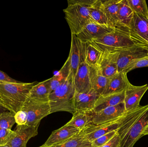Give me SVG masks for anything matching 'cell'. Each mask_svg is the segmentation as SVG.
<instances>
[{
	"mask_svg": "<svg viewBox=\"0 0 148 147\" xmlns=\"http://www.w3.org/2000/svg\"><path fill=\"white\" fill-rule=\"evenodd\" d=\"M84 43L85 61L90 67H96L98 65L103 51L92 41Z\"/></svg>",
	"mask_w": 148,
	"mask_h": 147,
	"instance_id": "obj_26",
	"label": "cell"
},
{
	"mask_svg": "<svg viewBox=\"0 0 148 147\" xmlns=\"http://www.w3.org/2000/svg\"><path fill=\"white\" fill-rule=\"evenodd\" d=\"M38 127L17 125L14 130L15 136L9 142L7 146L9 147H27L28 141L38 135Z\"/></svg>",
	"mask_w": 148,
	"mask_h": 147,
	"instance_id": "obj_14",
	"label": "cell"
},
{
	"mask_svg": "<svg viewBox=\"0 0 148 147\" xmlns=\"http://www.w3.org/2000/svg\"><path fill=\"white\" fill-rule=\"evenodd\" d=\"M69 58L74 79L76 74L80 61V45L76 35L72 34L71 48Z\"/></svg>",
	"mask_w": 148,
	"mask_h": 147,
	"instance_id": "obj_27",
	"label": "cell"
},
{
	"mask_svg": "<svg viewBox=\"0 0 148 147\" xmlns=\"http://www.w3.org/2000/svg\"><path fill=\"white\" fill-rule=\"evenodd\" d=\"M134 13L148 21V7L145 0H127Z\"/></svg>",
	"mask_w": 148,
	"mask_h": 147,
	"instance_id": "obj_30",
	"label": "cell"
},
{
	"mask_svg": "<svg viewBox=\"0 0 148 147\" xmlns=\"http://www.w3.org/2000/svg\"><path fill=\"white\" fill-rule=\"evenodd\" d=\"M121 0H101V7L104 13L109 26L114 29L118 24L119 6Z\"/></svg>",
	"mask_w": 148,
	"mask_h": 147,
	"instance_id": "obj_18",
	"label": "cell"
},
{
	"mask_svg": "<svg viewBox=\"0 0 148 147\" xmlns=\"http://www.w3.org/2000/svg\"><path fill=\"white\" fill-rule=\"evenodd\" d=\"M95 0H68L63 9L71 34L77 35L91 21L90 7Z\"/></svg>",
	"mask_w": 148,
	"mask_h": 147,
	"instance_id": "obj_5",
	"label": "cell"
},
{
	"mask_svg": "<svg viewBox=\"0 0 148 147\" xmlns=\"http://www.w3.org/2000/svg\"><path fill=\"white\" fill-rule=\"evenodd\" d=\"M81 130L72 126L66 125L52 132L43 145L39 147H47L63 142L79 133Z\"/></svg>",
	"mask_w": 148,
	"mask_h": 147,
	"instance_id": "obj_16",
	"label": "cell"
},
{
	"mask_svg": "<svg viewBox=\"0 0 148 147\" xmlns=\"http://www.w3.org/2000/svg\"><path fill=\"white\" fill-rule=\"evenodd\" d=\"M75 93L74 77L71 72L66 81L49 95V102L51 114L67 112L73 114L75 112L74 98Z\"/></svg>",
	"mask_w": 148,
	"mask_h": 147,
	"instance_id": "obj_4",
	"label": "cell"
},
{
	"mask_svg": "<svg viewBox=\"0 0 148 147\" xmlns=\"http://www.w3.org/2000/svg\"><path fill=\"white\" fill-rule=\"evenodd\" d=\"M89 67L90 88L101 96L104 92L110 78L104 77L101 73L97 66Z\"/></svg>",
	"mask_w": 148,
	"mask_h": 147,
	"instance_id": "obj_22",
	"label": "cell"
},
{
	"mask_svg": "<svg viewBox=\"0 0 148 147\" xmlns=\"http://www.w3.org/2000/svg\"><path fill=\"white\" fill-rule=\"evenodd\" d=\"M71 72L70 60L68 57L60 70L53 77L48 79L50 93L66 81Z\"/></svg>",
	"mask_w": 148,
	"mask_h": 147,
	"instance_id": "obj_23",
	"label": "cell"
},
{
	"mask_svg": "<svg viewBox=\"0 0 148 147\" xmlns=\"http://www.w3.org/2000/svg\"><path fill=\"white\" fill-rule=\"evenodd\" d=\"M127 114L118 120L106 123L99 125L90 124L82 131L84 133L87 140L91 143L96 139L108 133L118 130V129L122 125Z\"/></svg>",
	"mask_w": 148,
	"mask_h": 147,
	"instance_id": "obj_9",
	"label": "cell"
},
{
	"mask_svg": "<svg viewBox=\"0 0 148 147\" xmlns=\"http://www.w3.org/2000/svg\"><path fill=\"white\" fill-rule=\"evenodd\" d=\"M91 41L102 51H120L136 45H148L130 32L118 28H115L110 33Z\"/></svg>",
	"mask_w": 148,
	"mask_h": 147,
	"instance_id": "obj_3",
	"label": "cell"
},
{
	"mask_svg": "<svg viewBox=\"0 0 148 147\" xmlns=\"http://www.w3.org/2000/svg\"><path fill=\"white\" fill-rule=\"evenodd\" d=\"M9 111V110L8 108L6 106L5 104L4 103L1 97L0 96V114L4 112Z\"/></svg>",
	"mask_w": 148,
	"mask_h": 147,
	"instance_id": "obj_38",
	"label": "cell"
},
{
	"mask_svg": "<svg viewBox=\"0 0 148 147\" xmlns=\"http://www.w3.org/2000/svg\"><path fill=\"white\" fill-rule=\"evenodd\" d=\"M73 114L72 119L66 124V125L82 131L88 126L92 124V112L75 111Z\"/></svg>",
	"mask_w": 148,
	"mask_h": 147,
	"instance_id": "obj_25",
	"label": "cell"
},
{
	"mask_svg": "<svg viewBox=\"0 0 148 147\" xmlns=\"http://www.w3.org/2000/svg\"><path fill=\"white\" fill-rule=\"evenodd\" d=\"M100 96L92 89L86 93L76 92L74 98L75 111L92 112L95 104Z\"/></svg>",
	"mask_w": 148,
	"mask_h": 147,
	"instance_id": "obj_15",
	"label": "cell"
},
{
	"mask_svg": "<svg viewBox=\"0 0 148 147\" xmlns=\"http://www.w3.org/2000/svg\"><path fill=\"white\" fill-rule=\"evenodd\" d=\"M87 147H95L93 146H92L91 145V146H90Z\"/></svg>",
	"mask_w": 148,
	"mask_h": 147,
	"instance_id": "obj_41",
	"label": "cell"
},
{
	"mask_svg": "<svg viewBox=\"0 0 148 147\" xmlns=\"http://www.w3.org/2000/svg\"><path fill=\"white\" fill-rule=\"evenodd\" d=\"M14 114L7 111L0 114V128L11 129L16 123Z\"/></svg>",
	"mask_w": 148,
	"mask_h": 147,
	"instance_id": "obj_31",
	"label": "cell"
},
{
	"mask_svg": "<svg viewBox=\"0 0 148 147\" xmlns=\"http://www.w3.org/2000/svg\"><path fill=\"white\" fill-rule=\"evenodd\" d=\"M148 57V45H137L119 51L117 72H123L137 60Z\"/></svg>",
	"mask_w": 148,
	"mask_h": 147,
	"instance_id": "obj_7",
	"label": "cell"
},
{
	"mask_svg": "<svg viewBox=\"0 0 148 147\" xmlns=\"http://www.w3.org/2000/svg\"><path fill=\"white\" fill-rule=\"evenodd\" d=\"M114 29L90 21L82 31L76 35L77 39L83 43L89 42L102 37Z\"/></svg>",
	"mask_w": 148,
	"mask_h": 147,
	"instance_id": "obj_12",
	"label": "cell"
},
{
	"mask_svg": "<svg viewBox=\"0 0 148 147\" xmlns=\"http://www.w3.org/2000/svg\"><path fill=\"white\" fill-rule=\"evenodd\" d=\"M134 11L130 7L127 0H121L118 15V28L127 32H130V27L134 16Z\"/></svg>",
	"mask_w": 148,
	"mask_h": 147,
	"instance_id": "obj_21",
	"label": "cell"
},
{
	"mask_svg": "<svg viewBox=\"0 0 148 147\" xmlns=\"http://www.w3.org/2000/svg\"><path fill=\"white\" fill-rule=\"evenodd\" d=\"M79 41L80 61L76 74L74 79V85L76 92L86 93L91 89L89 80V67L85 61L84 43L79 40Z\"/></svg>",
	"mask_w": 148,
	"mask_h": 147,
	"instance_id": "obj_8",
	"label": "cell"
},
{
	"mask_svg": "<svg viewBox=\"0 0 148 147\" xmlns=\"http://www.w3.org/2000/svg\"><path fill=\"white\" fill-rule=\"evenodd\" d=\"M91 146V143L87 140L83 131L74 135L63 142L47 147H87Z\"/></svg>",
	"mask_w": 148,
	"mask_h": 147,
	"instance_id": "obj_28",
	"label": "cell"
},
{
	"mask_svg": "<svg viewBox=\"0 0 148 147\" xmlns=\"http://www.w3.org/2000/svg\"><path fill=\"white\" fill-rule=\"evenodd\" d=\"M127 114L124 103H122L115 106L106 108L98 113H93L92 124L99 125L118 120Z\"/></svg>",
	"mask_w": 148,
	"mask_h": 147,
	"instance_id": "obj_10",
	"label": "cell"
},
{
	"mask_svg": "<svg viewBox=\"0 0 148 147\" xmlns=\"http://www.w3.org/2000/svg\"><path fill=\"white\" fill-rule=\"evenodd\" d=\"M50 94V89L47 79L36 83L30 90L28 98L40 102H49Z\"/></svg>",
	"mask_w": 148,
	"mask_h": 147,
	"instance_id": "obj_24",
	"label": "cell"
},
{
	"mask_svg": "<svg viewBox=\"0 0 148 147\" xmlns=\"http://www.w3.org/2000/svg\"><path fill=\"white\" fill-rule=\"evenodd\" d=\"M0 147H9L8 146L6 145V146H0Z\"/></svg>",
	"mask_w": 148,
	"mask_h": 147,
	"instance_id": "obj_40",
	"label": "cell"
},
{
	"mask_svg": "<svg viewBox=\"0 0 148 147\" xmlns=\"http://www.w3.org/2000/svg\"><path fill=\"white\" fill-rule=\"evenodd\" d=\"M21 110L27 116L26 125L34 127H39L41 121L51 114L49 102L35 101L28 98L23 106Z\"/></svg>",
	"mask_w": 148,
	"mask_h": 147,
	"instance_id": "obj_6",
	"label": "cell"
},
{
	"mask_svg": "<svg viewBox=\"0 0 148 147\" xmlns=\"http://www.w3.org/2000/svg\"><path fill=\"white\" fill-rule=\"evenodd\" d=\"M90 16L92 21L109 27L107 18L101 7V0H95L90 7Z\"/></svg>",
	"mask_w": 148,
	"mask_h": 147,
	"instance_id": "obj_29",
	"label": "cell"
},
{
	"mask_svg": "<svg viewBox=\"0 0 148 147\" xmlns=\"http://www.w3.org/2000/svg\"><path fill=\"white\" fill-rule=\"evenodd\" d=\"M130 84L127 73L123 72H117L110 78L104 92L101 96H107L123 92Z\"/></svg>",
	"mask_w": 148,
	"mask_h": 147,
	"instance_id": "obj_17",
	"label": "cell"
},
{
	"mask_svg": "<svg viewBox=\"0 0 148 147\" xmlns=\"http://www.w3.org/2000/svg\"><path fill=\"white\" fill-rule=\"evenodd\" d=\"M36 82L0 83V96L10 111L15 114L21 110Z\"/></svg>",
	"mask_w": 148,
	"mask_h": 147,
	"instance_id": "obj_2",
	"label": "cell"
},
{
	"mask_svg": "<svg viewBox=\"0 0 148 147\" xmlns=\"http://www.w3.org/2000/svg\"><path fill=\"white\" fill-rule=\"evenodd\" d=\"M20 82L13 79L10 77L8 74L3 72L0 70V83H19Z\"/></svg>",
	"mask_w": 148,
	"mask_h": 147,
	"instance_id": "obj_36",
	"label": "cell"
},
{
	"mask_svg": "<svg viewBox=\"0 0 148 147\" xmlns=\"http://www.w3.org/2000/svg\"><path fill=\"white\" fill-rule=\"evenodd\" d=\"M16 135L11 129L0 128V146H6Z\"/></svg>",
	"mask_w": 148,
	"mask_h": 147,
	"instance_id": "obj_33",
	"label": "cell"
},
{
	"mask_svg": "<svg viewBox=\"0 0 148 147\" xmlns=\"http://www.w3.org/2000/svg\"><path fill=\"white\" fill-rule=\"evenodd\" d=\"M148 121V104L128 112L117 130L120 139L119 147H134L143 137V131Z\"/></svg>",
	"mask_w": 148,
	"mask_h": 147,
	"instance_id": "obj_1",
	"label": "cell"
},
{
	"mask_svg": "<svg viewBox=\"0 0 148 147\" xmlns=\"http://www.w3.org/2000/svg\"><path fill=\"white\" fill-rule=\"evenodd\" d=\"M119 51H103L97 66L101 73L107 78H111L117 73V60Z\"/></svg>",
	"mask_w": 148,
	"mask_h": 147,
	"instance_id": "obj_13",
	"label": "cell"
},
{
	"mask_svg": "<svg viewBox=\"0 0 148 147\" xmlns=\"http://www.w3.org/2000/svg\"><path fill=\"white\" fill-rule=\"evenodd\" d=\"M120 139L118 134L112 138L108 143L100 147H119Z\"/></svg>",
	"mask_w": 148,
	"mask_h": 147,
	"instance_id": "obj_37",
	"label": "cell"
},
{
	"mask_svg": "<svg viewBox=\"0 0 148 147\" xmlns=\"http://www.w3.org/2000/svg\"><path fill=\"white\" fill-rule=\"evenodd\" d=\"M124 95L125 91L117 94L100 96L95 104L92 110V113L96 114L106 108L123 103Z\"/></svg>",
	"mask_w": 148,
	"mask_h": 147,
	"instance_id": "obj_20",
	"label": "cell"
},
{
	"mask_svg": "<svg viewBox=\"0 0 148 147\" xmlns=\"http://www.w3.org/2000/svg\"><path fill=\"white\" fill-rule=\"evenodd\" d=\"M143 67H148V57L141 59L135 63H133L124 70L123 72L127 74L128 72L131 71L132 70Z\"/></svg>",
	"mask_w": 148,
	"mask_h": 147,
	"instance_id": "obj_34",
	"label": "cell"
},
{
	"mask_svg": "<svg viewBox=\"0 0 148 147\" xmlns=\"http://www.w3.org/2000/svg\"><path fill=\"white\" fill-rule=\"evenodd\" d=\"M16 123L17 125H24L27 124V116L23 110H21L16 112L14 115Z\"/></svg>",
	"mask_w": 148,
	"mask_h": 147,
	"instance_id": "obj_35",
	"label": "cell"
},
{
	"mask_svg": "<svg viewBox=\"0 0 148 147\" xmlns=\"http://www.w3.org/2000/svg\"><path fill=\"white\" fill-rule=\"evenodd\" d=\"M130 32L148 45V21L137 14H134Z\"/></svg>",
	"mask_w": 148,
	"mask_h": 147,
	"instance_id": "obj_19",
	"label": "cell"
},
{
	"mask_svg": "<svg viewBox=\"0 0 148 147\" xmlns=\"http://www.w3.org/2000/svg\"><path fill=\"white\" fill-rule=\"evenodd\" d=\"M148 135V121L142 133V136Z\"/></svg>",
	"mask_w": 148,
	"mask_h": 147,
	"instance_id": "obj_39",
	"label": "cell"
},
{
	"mask_svg": "<svg viewBox=\"0 0 148 147\" xmlns=\"http://www.w3.org/2000/svg\"><path fill=\"white\" fill-rule=\"evenodd\" d=\"M148 90V84L135 86L131 84L125 90L123 103L127 113L137 109L140 107V102Z\"/></svg>",
	"mask_w": 148,
	"mask_h": 147,
	"instance_id": "obj_11",
	"label": "cell"
},
{
	"mask_svg": "<svg viewBox=\"0 0 148 147\" xmlns=\"http://www.w3.org/2000/svg\"><path fill=\"white\" fill-rule=\"evenodd\" d=\"M117 133V130H114L108 133L91 142V145L95 147H100L108 143L112 138L114 137Z\"/></svg>",
	"mask_w": 148,
	"mask_h": 147,
	"instance_id": "obj_32",
	"label": "cell"
}]
</instances>
